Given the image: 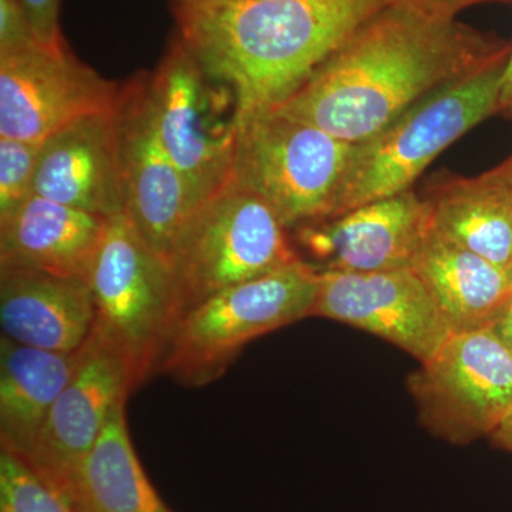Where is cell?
Masks as SVG:
<instances>
[{"instance_id": "obj_1", "label": "cell", "mask_w": 512, "mask_h": 512, "mask_svg": "<svg viewBox=\"0 0 512 512\" xmlns=\"http://www.w3.org/2000/svg\"><path fill=\"white\" fill-rule=\"evenodd\" d=\"M511 47L458 18L393 0L274 110L362 143L431 94L508 63Z\"/></svg>"}, {"instance_id": "obj_2", "label": "cell", "mask_w": 512, "mask_h": 512, "mask_svg": "<svg viewBox=\"0 0 512 512\" xmlns=\"http://www.w3.org/2000/svg\"><path fill=\"white\" fill-rule=\"evenodd\" d=\"M393 0H170L177 35L237 97L239 120L274 110Z\"/></svg>"}, {"instance_id": "obj_3", "label": "cell", "mask_w": 512, "mask_h": 512, "mask_svg": "<svg viewBox=\"0 0 512 512\" xmlns=\"http://www.w3.org/2000/svg\"><path fill=\"white\" fill-rule=\"evenodd\" d=\"M87 281L94 303L92 333L121 357L136 390L156 375L181 318L170 264L120 212L107 220Z\"/></svg>"}, {"instance_id": "obj_4", "label": "cell", "mask_w": 512, "mask_h": 512, "mask_svg": "<svg viewBox=\"0 0 512 512\" xmlns=\"http://www.w3.org/2000/svg\"><path fill=\"white\" fill-rule=\"evenodd\" d=\"M316 291L318 272L298 261L214 293L178 319L157 373L185 387L215 382L249 342L311 318Z\"/></svg>"}, {"instance_id": "obj_5", "label": "cell", "mask_w": 512, "mask_h": 512, "mask_svg": "<svg viewBox=\"0 0 512 512\" xmlns=\"http://www.w3.org/2000/svg\"><path fill=\"white\" fill-rule=\"evenodd\" d=\"M507 63L444 87L355 144L335 215L413 190L440 153L500 109Z\"/></svg>"}, {"instance_id": "obj_6", "label": "cell", "mask_w": 512, "mask_h": 512, "mask_svg": "<svg viewBox=\"0 0 512 512\" xmlns=\"http://www.w3.org/2000/svg\"><path fill=\"white\" fill-rule=\"evenodd\" d=\"M353 147L276 110L248 114L239 120L231 181L292 232L335 215Z\"/></svg>"}, {"instance_id": "obj_7", "label": "cell", "mask_w": 512, "mask_h": 512, "mask_svg": "<svg viewBox=\"0 0 512 512\" xmlns=\"http://www.w3.org/2000/svg\"><path fill=\"white\" fill-rule=\"evenodd\" d=\"M298 261L275 212L232 181L195 210L168 255L181 316L214 293Z\"/></svg>"}, {"instance_id": "obj_8", "label": "cell", "mask_w": 512, "mask_h": 512, "mask_svg": "<svg viewBox=\"0 0 512 512\" xmlns=\"http://www.w3.org/2000/svg\"><path fill=\"white\" fill-rule=\"evenodd\" d=\"M147 101L161 144L201 205L231 181L237 97L175 35L157 69L147 72Z\"/></svg>"}, {"instance_id": "obj_9", "label": "cell", "mask_w": 512, "mask_h": 512, "mask_svg": "<svg viewBox=\"0 0 512 512\" xmlns=\"http://www.w3.org/2000/svg\"><path fill=\"white\" fill-rule=\"evenodd\" d=\"M407 386L421 424L466 446L491 436L512 414V353L491 328L451 333Z\"/></svg>"}, {"instance_id": "obj_10", "label": "cell", "mask_w": 512, "mask_h": 512, "mask_svg": "<svg viewBox=\"0 0 512 512\" xmlns=\"http://www.w3.org/2000/svg\"><path fill=\"white\" fill-rule=\"evenodd\" d=\"M126 82L106 79L69 46L0 55V137L42 143L74 121L119 109Z\"/></svg>"}, {"instance_id": "obj_11", "label": "cell", "mask_w": 512, "mask_h": 512, "mask_svg": "<svg viewBox=\"0 0 512 512\" xmlns=\"http://www.w3.org/2000/svg\"><path fill=\"white\" fill-rule=\"evenodd\" d=\"M311 318L365 330L420 363L427 362L453 333L412 266L362 274L318 272Z\"/></svg>"}, {"instance_id": "obj_12", "label": "cell", "mask_w": 512, "mask_h": 512, "mask_svg": "<svg viewBox=\"0 0 512 512\" xmlns=\"http://www.w3.org/2000/svg\"><path fill=\"white\" fill-rule=\"evenodd\" d=\"M431 227L414 190L360 205L289 232L299 258L318 272H379L412 266Z\"/></svg>"}, {"instance_id": "obj_13", "label": "cell", "mask_w": 512, "mask_h": 512, "mask_svg": "<svg viewBox=\"0 0 512 512\" xmlns=\"http://www.w3.org/2000/svg\"><path fill=\"white\" fill-rule=\"evenodd\" d=\"M119 123L124 212L168 262L175 239L200 202L158 137L148 107L147 72L127 80Z\"/></svg>"}, {"instance_id": "obj_14", "label": "cell", "mask_w": 512, "mask_h": 512, "mask_svg": "<svg viewBox=\"0 0 512 512\" xmlns=\"http://www.w3.org/2000/svg\"><path fill=\"white\" fill-rule=\"evenodd\" d=\"M133 392L121 357L92 333L79 350L69 383L47 414L32 453L23 460L63 493L113 410Z\"/></svg>"}, {"instance_id": "obj_15", "label": "cell", "mask_w": 512, "mask_h": 512, "mask_svg": "<svg viewBox=\"0 0 512 512\" xmlns=\"http://www.w3.org/2000/svg\"><path fill=\"white\" fill-rule=\"evenodd\" d=\"M119 109L83 117L47 137L33 194L107 218L124 212Z\"/></svg>"}, {"instance_id": "obj_16", "label": "cell", "mask_w": 512, "mask_h": 512, "mask_svg": "<svg viewBox=\"0 0 512 512\" xmlns=\"http://www.w3.org/2000/svg\"><path fill=\"white\" fill-rule=\"evenodd\" d=\"M2 336L50 352H77L90 338L94 303L89 281L32 269H0Z\"/></svg>"}, {"instance_id": "obj_17", "label": "cell", "mask_w": 512, "mask_h": 512, "mask_svg": "<svg viewBox=\"0 0 512 512\" xmlns=\"http://www.w3.org/2000/svg\"><path fill=\"white\" fill-rule=\"evenodd\" d=\"M107 220L33 194L0 224V269L87 279Z\"/></svg>"}, {"instance_id": "obj_18", "label": "cell", "mask_w": 512, "mask_h": 512, "mask_svg": "<svg viewBox=\"0 0 512 512\" xmlns=\"http://www.w3.org/2000/svg\"><path fill=\"white\" fill-rule=\"evenodd\" d=\"M412 268L453 333L490 328L512 296V278L505 269L451 241L433 220Z\"/></svg>"}, {"instance_id": "obj_19", "label": "cell", "mask_w": 512, "mask_h": 512, "mask_svg": "<svg viewBox=\"0 0 512 512\" xmlns=\"http://www.w3.org/2000/svg\"><path fill=\"white\" fill-rule=\"evenodd\" d=\"M434 228L510 274L512 268V184L493 170L466 177L437 174L427 185Z\"/></svg>"}, {"instance_id": "obj_20", "label": "cell", "mask_w": 512, "mask_h": 512, "mask_svg": "<svg viewBox=\"0 0 512 512\" xmlns=\"http://www.w3.org/2000/svg\"><path fill=\"white\" fill-rule=\"evenodd\" d=\"M79 350L50 352L2 336L0 448L22 458L29 457L47 414L76 369Z\"/></svg>"}, {"instance_id": "obj_21", "label": "cell", "mask_w": 512, "mask_h": 512, "mask_svg": "<svg viewBox=\"0 0 512 512\" xmlns=\"http://www.w3.org/2000/svg\"><path fill=\"white\" fill-rule=\"evenodd\" d=\"M126 403L111 413L64 488L74 512H173L148 480L128 434Z\"/></svg>"}, {"instance_id": "obj_22", "label": "cell", "mask_w": 512, "mask_h": 512, "mask_svg": "<svg viewBox=\"0 0 512 512\" xmlns=\"http://www.w3.org/2000/svg\"><path fill=\"white\" fill-rule=\"evenodd\" d=\"M0 512H74L66 495L18 454L0 448Z\"/></svg>"}, {"instance_id": "obj_23", "label": "cell", "mask_w": 512, "mask_h": 512, "mask_svg": "<svg viewBox=\"0 0 512 512\" xmlns=\"http://www.w3.org/2000/svg\"><path fill=\"white\" fill-rule=\"evenodd\" d=\"M42 143L0 137V224L32 197Z\"/></svg>"}, {"instance_id": "obj_24", "label": "cell", "mask_w": 512, "mask_h": 512, "mask_svg": "<svg viewBox=\"0 0 512 512\" xmlns=\"http://www.w3.org/2000/svg\"><path fill=\"white\" fill-rule=\"evenodd\" d=\"M40 42L20 0H0V55Z\"/></svg>"}, {"instance_id": "obj_25", "label": "cell", "mask_w": 512, "mask_h": 512, "mask_svg": "<svg viewBox=\"0 0 512 512\" xmlns=\"http://www.w3.org/2000/svg\"><path fill=\"white\" fill-rule=\"evenodd\" d=\"M37 39L47 46H62L66 43L60 29V2L62 0H20Z\"/></svg>"}, {"instance_id": "obj_26", "label": "cell", "mask_w": 512, "mask_h": 512, "mask_svg": "<svg viewBox=\"0 0 512 512\" xmlns=\"http://www.w3.org/2000/svg\"><path fill=\"white\" fill-rule=\"evenodd\" d=\"M406 3L434 15L457 18L458 13L463 12L471 6L483 5V3H511L512 0H396Z\"/></svg>"}, {"instance_id": "obj_27", "label": "cell", "mask_w": 512, "mask_h": 512, "mask_svg": "<svg viewBox=\"0 0 512 512\" xmlns=\"http://www.w3.org/2000/svg\"><path fill=\"white\" fill-rule=\"evenodd\" d=\"M494 330L495 335L503 340L504 345L511 350L512 353V296L503 306L493 325L490 326Z\"/></svg>"}, {"instance_id": "obj_28", "label": "cell", "mask_w": 512, "mask_h": 512, "mask_svg": "<svg viewBox=\"0 0 512 512\" xmlns=\"http://www.w3.org/2000/svg\"><path fill=\"white\" fill-rule=\"evenodd\" d=\"M498 114H503L507 119L512 120V47L510 60H508L503 80H501L500 109H498Z\"/></svg>"}, {"instance_id": "obj_29", "label": "cell", "mask_w": 512, "mask_h": 512, "mask_svg": "<svg viewBox=\"0 0 512 512\" xmlns=\"http://www.w3.org/2000/svg\"><path fill=\"white\" fill-rule=\"evenodd\" d=\"M495 446L504 448L512 453V414L491 434Z\"/></svg>"}, {"instance_id": "obj_30", "label": "cell", "mask_w": 512, "mask_h": 512, "mask_svg": "<svg viewBox=\"0 0 512 512\" xmlns=\"http://www.w3.org/2000/svg\"><path fill=\"white\" fill-rule=\"evenodd\" d=\"M495 174L500 175L505 181L512 184V154L507 160L493 168Z\"/></svg>"}, {"instance_id": "obj_31", "label": "cell", "mask_w": 512, "mask_h": 512, "mask_svg": "<svg viewBox=\"0 0 512 512\" xmlns=\"http://www.w3.org/2000/svg\"><path fill=\"white\" fill-rule=\"evenodd\" d=\"M510 275H511V278H512V268H511V271H510Z\"/></svg>"}]
</instances>
